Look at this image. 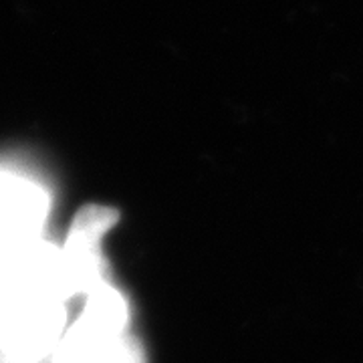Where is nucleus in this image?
Segmentation results:
<instances>
[{
	"mask_svg": "<svg viewBox=\"0 0 363 363\" xmlns=\"http://www.w3.org/2000/svg\"><path fill=\"white\" fill-rule=\"evenodd\" d=\"M67 303L18 297L0 309V363H45L67 331Z\"/></svg>",
	"mask_w": 363,
	"mask_h": 363,
	"instance_id": "obj_1",
	"label": "nucleus"
},
{
	"mask_svg": "<svg viewBox=\"0 0 363 363\" xmlns=\"http://www.w3.org/2000/svg\"><path fill=\"white\" fill-rule=\"evenodd\" d=\"M119 220L116 208L87 204L71 222L65 245L61 247L63 283L67 298L87 297L109 285V269L104 257V238Z\"/></svg>",
	"mask_w": 363,
	"mask_h": 363,
	"instance_id": "obj_2",
	"label": "nucleus"
},
{
	"mask_svg": "<svg viewBox=\"0 0 363 363\" xmlns=\"http://www.w3.org/2000/svg\"><path fill=\"white\" fill-rule=\"evenodd\" d=\"M49 210L51 200L40 184L0 169V248L43 238Z\"/></svg>",
	"mask_w": 363,
	"mask_h": 363,
	"instance_id": "obj_3",
	"label": "nucleus"
},
{
	"mask_svg": "<svg viewBox=\"0 0 363 363\" xmlns=\"http://www.w3.org/2000/svg\"><path fill=\"white\" fill-rule=\"evenodd\" d=\"M51 363H145V353L130 331H105L77 317L67 327Z\"/></svg>",
	"mask_w": 363,
	"mask_h": 363,
	"instance_id": "obj_4",
	"label": "nucleus"
},
{
	"mask_svg": "<svg viewBox=\"0 0 363 363\" xmlns=\"http://www.w3.org/2000/svg\"><path fill=\"white\" fill-rule=\"evenodd\" d=\"M79 319L87 321L93 327L105 331H130V305L121 291L111 285H105L85 297Z\"/></svg>",
	"mask_w": 363,
	"mask_h": 363,
	"instance_id": "obj_5",
	"label": "nucleus"
}]
</instances>
